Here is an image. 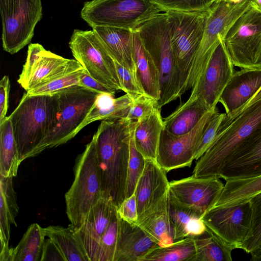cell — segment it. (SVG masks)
Listing matches in <instances>:
<instances>
[{
    "instance_id": "1",
    "label": "cell",
    "mask_w": 261,
    "mask_h": 261,
    "mask_svg": "<svg viewBox=\"0 0 261 261\" xmlns=\"http://www.w3.org/2000/svg\"><path fill=\"white\" fill-rule=\"evenodd\" d=\"M136 121L125 118L101 120L93 135L102 188V197L117 208L125 199L130 140Z\"/></svg>"
},
{
    "instance_id": "2",
    "label": "cell",
    "mask_w": 261,
    "mask_h": 261,
    "mask_svg": "<svg viewBox=\"0 0 261 261\" xmlns=\"http://www.w3.org/2000/svg\"><path fill=\"white\" fill-rule=\"evenodd\" d=\"M58 116L56 94H23L18 105L8 116L18 148L20 163L33 151L56 126Z\"/></svg>"
},
{
    "instance_id": "3",
    "label": "cell",
    "mask_w": 261,
    "mask_h": 261,
    "mask_svg": "<svg viewBox=\"0 0 261 261\" xmlns=\"http://www.w3.org/2000/svg\"><path fill=\"white\" fill-rule=\"evenodd\" d=\"M261 128V99L248 106L234 118L221 124L207 150L196 162L193 176L217 177L238 148Z\"/></svg>"
},
{
    "instance_id": "4",
    "label": "cell",
    "mask_w": 261,
    "mask_h": 261,
    "mask_svg": "<svg viewBox=\"0 0 261 261\" xmlns=\"http://www.w3.org/2000/svg\"><path fill=\"white\" fill-rule=\"evenodd\" d=\"M136 30L159 70L160 99L156 107L161 109L181 96L179 75L172 48L167 13L158 14Z\"/></svg>"
},
{
    "instance_id": "5",
    "label": "cell",
    "mask_w": 261,
    "mask_h": 261,
    "mask_svg": "<svg viewBox=\"0 0 261 261\" xmlns=\"http://www.w3.org/2000/svg\"><path fill=\"white\" fill-rule=\"evenodd\" d=\"M74 173L73 182L65 194V198L69 226L77 229L84 223L90 210L102 197L94 136L76 160Z\"/></svg>"
},
{
    "instance_id": "6",
    "label": "cell",
    "mask_w": 261,
    "mask_h": 261,
    "mask_svg": "<svg viewBox=\"0 0 261 261\" xmlns=\"http://www.w3.org/2000/svg\"><path fill=\"white\" fill-rule=\"evenodd\" d=\"M254 4V0H244L240 3L216 0L214 2L208 10L202 40L194 56L182 95L194 87L213 51L223 40L231 26Z\"/></svg>"
},
{
    "instance_id": "7",
    "label": "cell",
    "mask_w": 261,
    "mask_h": 261,
    "mask_svg": "<svg viewBox=\"0 0 261 261\" xmlns=\"http://www.w3.org/2000/svg\"><path fill=\"white\" fill-rule=\"evenodd\" d=\"M161 12L152 0H91L84 3L81 16L91 28L134 31Z\"/></svg>"
},
{
    "instance_id": "8",
    "label": "cell",
    "mask_w": 261,
    "mask_h": 261,
    "mask_svg": "<svg viewBox=\"0 0 261 261\" xmlns=\"http://www.w3.org/2000/svg\"><path fill=\"white\" fill-rule=\"evenodd\" d=\"M55 94L58 101L57 124L33 151L31 158L38 155L45 149L65 144L73 138L99 94L79 86L64 89Z\"/></svg>"
},
{
    "instance_id": "9",
    "label": "cell",
    "mask_w": 261,
    "mask_h": 261,
    "mask_svg": "<svg viewBox=\"0 0 261 261\" xmlns=\"http://www.w3.org/2000/svg\"><path fill=\"white\" fill-rule=\"evenodd\" d=\"M208 10L196 12H166L172 48L179 75L180 95L202 40Z\"/></svg>"
},
{
    "instance_id": "10",
    "label": "cell",
    "mask_w": 261,
    "mask_h": 261,
    "mask_svg": "<svg viewBox=\"0 0 261 261\" xmlns=\"http://www.w3.org/2000/svg\"><path fill=\"white\" fill-rule=\"evenodd\" d=\"M234 66L261 69V11L254 5L233 23L223 40Z\"/></svg>"
},
{
    "instance_id": "11",
    "label": "cell",
    "mask_w": 261,
    "mask_h": 261,
    "mask_svg": "<svg viewBox=\"0 0 261 261\" xmlns=\"http://www.w3.org/2000/svg\"><path fill=\"white\" fill-rule=\"evenodd\" d=\"M69 46L74 59L90 76L109 88L122 90L115 61L93 30L75 29Z\"/></svg>"
},
{
    "instance_id": "12",
    "label": "cell",
    "mask_w": 261,
    "mask_h": 261,
    "mask_svg": "<svg viewBox=\"0 0 261 261\" xmlns=\"http://www.w3.org/2000/svg\"><path fill=\"white\" fill-rule=\"evenodd\" d=\"M3 49L11 55L29 44L42 16L41 0H0Z\"/></svg>"
},
{
    "instance_id": "13",
    "label": "cell",
    "mask_w": 261,
    "mask_h": 261,
    "mask_svg": "<svg viewBox=\"0 0 261 261\" xmlns=\"http://www.w3.org/2000/svg\"><path fill=\"white\" fill-rule=\"evenodd\" d=\"M224 187L217 177L191 176L169 182L168 200L199 218L215 204Z\"/></svg>"
},
{
    "instance_id": "14",
    "label": "cell",
    "mask_w": 261,
    "mask_h": 261,
    "mask_svg": "<svg viewBox=\"0 0 261 261\" xmlns=\"http://www.w3.org/2000/svg\"><path fill=\"white\" fill-rule=\"evenodd\" d=\"M217 110L207 112L197 125L187 134L173 135L163 129L156 162L166 172L191 167L202 134Z\"/></svg>"
},
{
    "instance_id": "15",
    "label": "cell",
    "mask_w": 261,
    "mask_h": 261,
    "mask_svg": "<svg viewBox=\"0 0 261 261\" xmlns=\"http://www.w3.org/2000/svg\"><path fill=\"white\" fill-rule=\"evenodd\" d=\"M252 210L250 201L214 207L201 218L206 227L234 249L241 248L250 231Z\"/></svg>"
},
{
    "instance_id": "16",
    "label": "cell",
    "mask_w": 261,
    "mask_h": 261,
    "mask_svg": "<svg viewBox=\"0 0 261 261\" xmlns=\"http://www.w3.org/2000/svg\"><path fill=\"white\" fill-rule=\"evenodd\" d=\"M233 66L222 40L191 89L189 98L198 97L210 111L215 110L222 92L234 72Z\"/></svg>"
},
{
    "instance_id": "17",
    "label": "cell",
    "mask_w": 261,
    "mask_h": 261,
    "mask_svg": "<svg viewBox=\"0 0 261 261\" xmlns=\"http://www.w3.org/2000/svg\"><path fill=\"white\" fill-rule=\"evenodd\" d=\"M166 173L155 161L146 159L144 169L134 192L138 211L137 223L168 205L169 181Z\"/></svg>"
},
{
    "instance_id": "18",
    "label": "cell",
    "mask_w": 261,
    "mask_h": 261,
    "mask_svg": "<svg viewBox=\"0 0 261 261\" xmlns=\"http://www.w3.org/2000/svg\"><path fill=\"white\" fill-rule=\"evenodd\" d=\"M260 88L261 69L242 68L234 72L219 100L226 112L221 124L232 119Z\"/></svg>"
},
{
    "instance_id": "19",
    "label": "cell",
    "mask_w": 261,
    "mask_h": 261,
    "mask_svg": "<svg viewBox=\"0 0 261 261\" xmlns=\"http://www.w3.org/2000/svg\"><path fill=\"white\" fill-rule=\"evenodd\" d=\"M116 212L112 200L102 197L90 210L83 224L77 229L73 228L90 261H97L101 239Z\"/></svg>"
},
{
    "instance_id": "20",
    "label": "cell",
    "mask_w": 261,
    "mask_h": 261,
    "mask_svg": "<svg viewBox=\"0 0 261 261\" xmlns=\"http://www.w3.org/2000/svg\"><path fill=\"white\" fill-rule=\"evenodd\" d=\"M261 175V128L244 142L222 168L219 178L225 181Z\"/></svg>"
},
{
    "instance_id": "21",
    "label": "cell",
    "mask_w": 261,
    "mask_h": 261,
    "mask_svg": "<svg viewBox=\"0 0 261 261\" xmlns=\"http://www.w3.org/2000/svg\"><path fill=\"white\" fill-rule=\"evenodd\" d=\"M158 246L137 224L119 217L114 261H140L149 250Z\"/></svg>"
},
{
    "instance_id": "22",
    "label": "cell",
    "mask_w": 261,
    "mask_h": 261,
    "mask_svg": "<svg viewBox=\"0 0 261 261\" xmlns=\"http://www.w3.org/2000/svg\"><path fill=\"white\" fill-rule=\"evenodd\" d=\"M114 61L133 71H137L134 54L133 31L108 27L94 26Z\"/></svg>"
},
{
    "instance_id": "23",
    "label": "cell",
    "mask_w": 261,
    "mask_h": 261,
    "mask_svg": "<svg viewBox=\"0 0 261 261\" xmlns=\"http://www.w3.org/2000/svg\"><path fill=\"white\" fill-rule=\"evenodd\" d=\"M75 59H68L45 49L38 59L25 90H30L51 81L84 70Z\"/></svg>"
},
{
    "instance_id": "24",
    "label": "cell",
    "mask_w": 261,
    "mask_h": 261,
    "mask_svg": "<svg viewBox=\"0 0 261 261\" xmlns=\"http://www.w3.org/2000/svg\"><path fill=\"white\" fill-rule=\"evenodd\" d=\"M161 110L156 108L149 116L136 121L134 131V141L138 150L146 159L155 162L164 129Z\"/></svg>"
},
{
    "instance_id": "25",
    "label": "cell",
    "mask_w": 261,
    "mask_h": 261,
    "mask_svg": "<svg viewBox=\"0 0 261 261\" xmlns=\"http://www.w3.org/2000/svg\"><path fill=\"white\" fill-rule=\"evenodd\" d=\"M210 111L198 97L189 98L171 114L163 118L164 129L173 135H181L192 130Z\"/></svg>"
},
{
    "instance_id": "26",
    "label": "cell",
    "mask_w": 261,
    "mask_h": 261,
    "mask_svg": "<svg viewBox=\"0 0 261 261\" xmlns=\"http://www.w3.org/2000/svg\"><path fill=\"white\" fill-rule=\"evenodd\" d=\"M13 177L0 175V257L8 256L11 248L9 246L11 225L16 226L15 218L18 212L16 195L14 190Z\"/></svg>"
},
{
    "instance_id": "27",
    "label": "cell",
    "mask_w": 261,
    "mask_h": 261,
    "mask_svg": "<svg viewBox=\"0 0 261 261\" xmlns=\"http://www.w3.org/2000/svg\"><path fill=\"white\" fill-rule=\"evenodd\" d=\"M133 46L137 72L144 92L158 101L160 99L159 70L137 30L133 31Z\"/></svg>"
},
{
    "instance_id": "28",
    "label": "cell",
    "mask_w": 261,
    "mask_h": 261,
    "mask_svg": "<svg viewBox=\"0 0 261 261\" xmlns=\"http://www.w3.org/2000/svg\"><path fill=\"white\" fill-rule=\"evenodd\" d=\"M261 192V175L226 181L224 189L212 207H224L249 201Z\"/></svg>"
},
{
    "instance_id": "29",
    "label": "cell",
    "mask_w": 261,
    "mask_h": 261,
    "mask_svg": "<svg viewBox=\"0 0 261 261\" xmlns=\"http://www.w3.org/2000/svg\"><path fill=\"white\" fill-rule=\"evenodd\" d=\"M43 229L45 236L56 244L66 261H90L74 229L71 226L65 228L50 225Z\"/></svg>"
},
{
    "instance_id": "30",
    "label": "cell",
    "mask_w": 261,
    "mask_h": 261,
    "mask_svg": "<svg viewBox=\"0 0 261 261\" xmlns=\"http://www.w3.org/2000/svg\"><path fill=\"white\" fill-rule=\"evenodd\" d=\"M20 164L11 122L7 116L0 123V175L15 177Z\"/></svg>"
},
{
    "instance_id": "31",
    "label": "cell",
    "mask_w": 261,
    "mask_h": 261,
    "mask_svg": "<svg viewBox=\"0 0 261 261\" xmlns=\"http://www.w3.org/2000/svg\"><path fill=\"white\" fill-rule=\"evenodd\" d=\"M196 256L195 239L188 237L152 248L140 261H195Z\"/></svg>"
},
{
    "instance_id": "32",
    "label": "cell",
    "mask_w": 261,
    "mask_h": 261,
    "mask_svg": "<svg viewBox=\"0 0 261 261\" xmlns=\"http://www.w3.org/2000/svg\"><path fill=\"white\" fill-rule=\"evenodd\" d=\"M195 261H231L234 248L206 228V232L194 238Z\"/></svg>"
},
{
    "instance_id": "33",
    "label": "cell",
    "mask_w": 261,
    "mask_h": 261,
    "mask_svg": "<svg viewBox=\"0 0 261 261\" xmlns=\"http://www.w3.org/2000/svg\"><path fill=\"white\" fill-rule=\"evenodd\" d=\"M159 246L175 242L174 231L168 214V205L143 218L137 223Z\"/></svg>"
},
{
    "instance_id": "34",
    "label": "cell",
    "mask_w": 261,
    "mask_h": 261,
    "mask_svg": "<svg viewBox=\"0 0 261 261\" xmlns=\"http://www.w3.org/2000/svg\"><path fill=\"white\" fill-rule=\"evenodd\" d=\"M45 237L43 228L37 223L31 224L13 248V261L40 260Z\"/></svg>"
},
{
    "instance_id": "35",
    "label": "cell",
    "mask_w": 261,
    "mask_h": 261,
    "mask_svg": "<svg viewBox=\"0 0 261 261\" xmlns=\"http://www.w3.org/2000/svg\"><path fill=\"white\" fill-rule=\"evenodd\" d=\"M136 123L132 129L130 140L129 158L126 182L125 199L129 197L134 193L137 184L143 172L146 164V159L138 150L135 143L134 131Z\"/></svg>"
},
{
    "instance_id": "36",
    "label": "cell",
    "mask_w": 261,
    "mask_h": 261,
    "mask_svg": "<svg viewBox=\"0 0 261 261\" xmlns=\"http://www.w3.org/2000/svg\"><path fill=\"white\" fill-rule=\"evenodd\" d=\"M252 210L250 231L241 248L248 253L261 249V192L249 200Z\"/></svg>"
},
{
    "instance_id": "37",
    "label": "cell",
    "mask_w": 261,
    "mask_h": 261,
    "mask_svg": "<svg viewBox=\"0 0 261 261\" xmlns=\"http://www.w3.org/2000/svg\"><path fill=\"white\" fill-rule=\"evenodd\" d=\"M119 225V217L117 211L101 239L97 261H114Z\"/></svg>"
},
{
    "instance_id": "38",
    "label": "cell",
    "mask_w": 261,
    "mask_h": 261,
    "mask_svg": "<svg viewBox=\"0 0 261 261\" xmlns=\"http://www.w3.org/2000/svg\"><path fill=\"white\" fill-rule=\"evenodd\" d=\"M161 12H196L208 9L215 0H152Z\"/></svg>"
},
{
    "instance_id": "39",
    "label": "cell",
    "mask_w": 261,
    "mask_h": 261,
    "mask_svg": "<svg viewBox=\"0 0 261 261\" xmlns=\"http://www.w3.org/2000/svg\"><path fill=\"white\" fill-rule=\"evenodd\" d=\"M85 70L74 72L26 91L30 95H51L64 89L79 86V79Z\"/></svg>"
},
{
    "instance_id": "40",
    "label": "cell",
    "mask_w": 261,
    "mask_h": 261,
    "mask_svg": "<svg viewBox=\"0 0 261 261\" xmlns=\"http://www.w3.org/2000/svg\"><path fill=\"white\" fill-rule=\"evenodd\" d=\"M168 214L174 231L175 242L188 237L189 224L193 218L197 216L179 208L169 200Z\"/></svg>"
},
{
    "instance_id": "41",
    "label": "cell",
    "mask_w": 261,
    "mask_h": 261,
    "mask_svg": "<svg viewBox=\"0 0 261 261\" xmlns=\"http://www.w3.org/2000/svg\"><path fill=\"white\" fill-rule=\"evenodd\" d=\"M115 61L122 90L133 99L145 93L137 71H133Z\"/></svg>"
},
{
    "instance_id": "42",
    "label": "cell",
    "mask_w": 261,
    "mask_h": 261,
    "mask_svg": "<svg viewBox=\"0 0 261 261\" xmlns=\"http://www.w3.org/2000/svg\"><path fill=\"white\" fill-rule=\"evenodd\" d=\"M225 115V113H219L217 110L214 113L202 134L195 154V160H198L210 146L217 135Z\"/></svg>"
},
{
    "instance_id": "43",
    "label": "cell",
    "mask_w": 261,
    "mask_h": 261,
    "mask_svg": "<svg viewBox=\"0 0 261 261\" xmlns=\"http://www.w3.org/2000/svg\"><path fill=\"white\" fill-rule=\"evenodd\" d=\"M158 101L145 93L134 99L126 118L130 121H139L149 116L157 108Z\"/></svg>"
},
{
    "instance_id": "44",
    "label": "cell",
    "mask_w": 261,
    "mask_h": 261,
    "mask_svg": "<svg viewBox=\"0 0 261 261\" xmlns=\"http://www.w3.org/2000/svg\"><path fill=\"white\" fill-rule=\"evenodd\" d=\"M45 49L39 43H31L29 45L26 61L17 80V82L24 90L42 52Z\"/></svg>"
},
{
    "instance_id": "45",
    "label": "cell",
    "mask_w": 261,
    "mask_h": 261,
    "mask_svg": "<svg viewBox=\"0 0 261 261\" xmlns=\"http://www.w3.org/2000/svg\"><path fill=\"white\" fill-rule=\"evenodd\" d=\"M119 217L130 223H136L138 221V211L135 193L126 198L117 208Z\"/></svg>"
},
{
    "instance_id": "46",
    "label": "cell",
    "mask_w": 261,
    "mask_h": 261,
    "mask_svg": "<svg viewBox=\"0 0 261 261\" xmlns=\"http://www.w3.org/2000/svg\"><path fill=\"white\" fill-rule=\"evenodd\" d=\"M79 86L99 94L110 93L115 94L116 92V90L104 86L92 78L85 70L80 77Z\"/></svg>"
},
{
    "instance_id": "47",
    "label": "cell",
    "mask_w": 261,
    "mask_h": 261,
    "mask_svg": "<svg viewBox=\"0 0 261 261\" xmlns=\"http://www.w3.org/2000/svg\"><path fill=\"white\" fill-rule=\"evenodd\" d=\"M41 261H66L62 252L56 244L49 238L45 240L41 255Z\"/></svg>"
},
{
    "instance_id": "48",
    "label": "cell",
    "mask_w": 261,
    "mask_h": 261,
    "mask_svg": "<svg viewBox=\"0 0 261 261\" xmlns=\"http://www.w3.org/2000/svg\"><path fill=\"white\" fill-rule=\"evenodd\" d=\"M10 89V83L9 76L4 75L0 81V123L7 117Z\"/></svg>"
},
{
    "instance_id": "49",
    "label": "cell",
    "mask_w": 261,
    "mask_h": 261,
    "mask_svg": "<svg viewBox=\"0 0 261 261\" xmlns=\"http://www.w3.org/2000/svg\"><path fill=\"white\" fill-rule=\"evenodd\" d=\"M206 231V226L201 218L196 217L191 220L188 227V237H197L204 234Z\"/></svg>"
},
{
    "instance_id": "50",
    "label": "cell",
    "mask_w": 261,
    "mask_h": 261,
    "mask_svg": "<svg viewBox=\"0 0 261 261\" xmlns=\"http://www.w3.org/2000/svg\"><path fill=\"white\" fill-rule=\"evenodd\" d=\"M261 99V88L256 92V93L239 111L237 113L234 118L238 114L241 112L244 109L247 108L248 106L252 104L256 101ZM232 118V119H233Z\"/></svg>"
},
{
    "instance_id": "51",
    "label": "cell",
    "mask_w": 261,
    "mask_h": 261,
    "mask_svg": "<svg viewBox=\"0 0 261 261\" xmlns=\"http://www.w3.org/2000/svg\"><path fill=\"white\" fill-rule=\"evenodd\" d=\"M251 254L250 260L252 261H261V249L252 252Z\"/></svg>"
},
{
    "instance_id": "52",
    "label": "cell",
    "mask_w": 261,
    "mask_h": 261,
    "mask_svg": "<svg viewBox=\"0 0 261 261\" xmlns=\"http://www.w3.org/2000/svg\"><path fill=\"white\" fill-rule=\"evenodd\" d=\"M254 6L261 11V0H254Z\"/></svg>"
},
{
    "instance_id": "53",
    "label": "cell",
    "mask_w": 261,
    "mask_h": 261,
    "mask_svg": "<svg viewBox=\"0 0 261 261\" xmlns=\"http://www.w3.org/2000/svg\"><path fill=\"white\" fill-rule=\"evenodd\" d=\"M229 1L233 3H240L242 2L244 0H229Z\"/></svg>"
},
{
    "instance_id": "54",
    "label": "cell",
    "mask_w": 261,
    "mask_h": 261,
    "mask_svg": "<svg viewBox=\"0 0 261 261\" xmlns=\"http://www.w3.org/2000/svg\"><path fill=\"white\" fill-rule=\"evenodd\" d=\"M216 1V0H215Z\"/></svg>"
}]
</instances>
